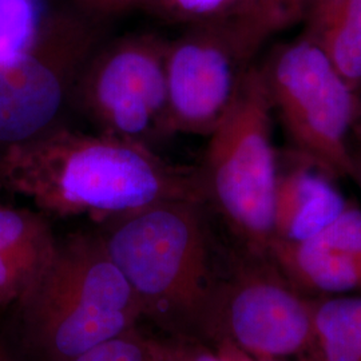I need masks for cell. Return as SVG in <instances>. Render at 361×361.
Returning a JSON list of instances; mask_svg holds the SVG:
<instances>
[{
  "instance_id": "1",
  "label": "cell",
  "mask_w": 361,
  "mask_h": 361,
  "mask_svg": "<svg viewBox=\"0 0 361 361\" xmlns=\"http://www.w3.org/2000/svg\"><path fill=\"white\" fill-rule=\"evenodd\" d=\"M0 192L23 195L50 214L102 222L169 200L205 204L198 169L116 135L59 126L0 146Z\"/></svg>"
},
{
  "instance_id": "2",
  "label": "cell",
  "mask_w": 361,
  "mask_h": 361,
  "mask_svg": "<svg viewBox=\"0 0 361 361\" xmlns=\"http://www.w3.org/2000/svg\"><path fill=\"white\" fill-rule=\"evenodd\" d=\"M20 344L35 361H74L135 328L142 308L101 234L59 241L15 302Z\"/></svg>"
},
{
  "instance_id": "3",
  "label": "cell",
  "mask_w": 361,
  "mask_h": 361,
  "mask_svg": "<svg viewBox=\"0 0 361 361\" xmlns=\"http://www.w3.org/2000/svg\"><path fill=\"white\" fill-rule=\"evenodd\" d=\"M202 205L162 201L106 222L101 234L143 316L185 337L197 335L216 284Z\"/></svg>"
},
{
  "instance_id": "4",
  "label": "cell",
  "mask_w": 361,
  "mask_h": 361,
  "mask_svg": "<svg viewBox=\"0 0 361 361\" xmlns=\"http://www.w3.org/2000/svg\"><path fill=\"white\" fill-rule=\"evenodd\" d=\"M198 168L210 202L247 255L269 256L279 153L273 109L258 66L250 67L229 113L209 135Z\"/></svg>"
},
{
  "instance_id": "5",
  "label": "cell",
  "mask_w": 361,
  "mask_h": 361,
  "mask_svg": "<svg viewBox=\"0 0 361 361\" xmlns=\"http://www.w3.org/2000/svg\"><path fill=\"white\" fill-rule=\"evenodd\" d=\"M257 66L290 149L336 178H350L357 94L323 47L302 31Z\"/></svg>"
},
{
  "instance_id": "6",
  "label": "cell",
  "mask_w": 361,
  "mask_h": 361,
  "mask_svg": "<svg viewBox=\"0 0 361 361\" xmlns=\"http://www.w3.org/2000/svg\"><path fill=\"white\" fill-rule=\"evenodd\" d=\"M98 46V31L89 18L46 11L35 38L0 62V146L25 142L58 126Z\"/></svg>"
},
{
  "instance_id": "7",
  "label": "cell",
  "mask_w": 361,
  "mask_h": 361,
  "mask_svg": "<svg viewBox=\"0 0 361 361\" xmlns=\"http://www.w3.org/2000/svg\"><path fill=\"white\" fill-rule=\"evenodd\" d=\"M312 310V298L269 256L246 253L228 280L216 281L197 335L231 343L256 359L301 357L310 344Z\"/></svg>"
},
{
  "instance_id": "8",
  "label": "cell",
  "mask_w": 361,
  "mask_h": 361,
  "mask_svg": "<svg viewBox=\"0 0 361 361\" xmlns=\"http://www.w3.org/2000/svg\"><path fill=\"white\" fill-rule=\"evenodd\" d=\"M168 43L154 34H134L91 54L75 91L97 131L152 149L171 135Z\"/></svg>"
},
{
  "instance_id": "9",
  "label": "cell",
  "mask_w": 361,
  "mask_h": 361,
  "mask_svg": "<svg viewBox=\"0 0 361 361\" xmlns=\"http://www.w3.org/2000/svg\"><path fill=\"white\" fill-rule=\"evenodd\" d=\"M259 51L232 13L197 22L166 55L171 134L209 135L235 102Z\"/></svg>"
},
{
  "instance_id": "10",
  "label": "cell",
  "mask_w": 361,
  "mask_h": 361,
  "mask_svg": "<svg viewBox=\"0 0 361 361\" xmlns=\"http://www.w3.org/2000/svg\"><path fill=\"white\" fill-rule=\"evenodd\" d=\"M269 257L305 296L361 289V210L347 209L322 232L300 243H273Z\"/></svg>"
},
{
  "instance_id": "11",
  "label": "cell",
  "mask_w": 361,
  "mask_h": 361,
  "mask_svg": "<svg viewBox=\"0 0 361 361\" xmlns=\"http://www.w3.org/2000/svg\"><path fill=\"white\" fill-rule=\"evenodd\" d=\"M331 173L292 149L279 154L273 243H300L322 232L349 204Z\"/></svg>"
},
{
  "instance_id": "12",
  "label": "cell",
  "mask_w": 361,
  "mask_h": 361,
  "mask_svg": "<svg viewBox=\"0 0 361 361\" xmlns=\"http://www.w3.org/2000/svg\"><path fill=\"white\" fill-rule=\"evenodd\" d=\"M58 243L40 213L0 202V305L22 296Z\"/></svg>"
},
{
  "instance_id": "13",
  "label": "cell",
  "mask_w": 361,
  "mask_h": 361,
  "mask_svg": "<svg viewBox=\"0 0 361 361\" xmlns=\"http://www.w3.org/2000/svg\"><path fill=\"white\" fill-rule=\"evenodd\" d=\"M314 39L349 85H361V0H317L304 19Z\"/></svg>"
},
{
  "instance_id": "14",
  "label": "cell",
  "mask_w": 361,
  "mask_h": 361,
  "mask_svg": "<svg viewBox=\"0 0 361 361\" xmlns=\"http://www.w3.org/2000/svg\"><path fill=\"white\" fill-rule=\"evenodd\" d=\"M310 344L301 361H361V296L312 298Z\"/></svg>"
},
{
  "instance_id": "15",
  "label": "cell",
  "mask_w": 361,
  "mask_h": 361,
  "mask_svg": "<svg viewBox=\"0 0 361 361\" xmlns=\"http://www.w3.org/2000/svg\"><path fill=\"white\" fill-rule=\"evenodd\" d=\"M317 0H241L231 13L261 49L267 40L304 20Z\"/></svg>"
},
{
  "instance_id": "16",
  "label": "cell",
  "mask_w": 361,
  "mask_h": 361,
  "mask_svg": "<svg viewBox=\"0 0 361 361\" xmlns=\"http://www.w3.org/2000/svg\"><path fill=\"white\" fill-rule=\"evenodd\" d=\"M74 361H166L162 341L131 329L83 353Z\"/></svg>"
},
{
  "instance_id": "17",
  "label": "cell",
  "mask_w": 361,
  "mask_h": 361,
  "mask_svg": "<svg viewBox=\"0 0 361 361\" xmlns=\"http://www.w3.org/2000/svg\"><path fill=\"white\" fill-rule=\"evenodd\" d=\"M153 13L185 26L229 13L241 0H141Z\"/></svg>"
},
{
  "instance_id": "18",
  "label": "cell",
  "mask_w": 361,
  "mask_h": 361,
  "mask_svg": "<svg viewBox=\"0 0 361 361\" xmlns=\"http://www.w3.org/2000/svg\"><path fill=\"white\" fill-rule=\"evenodd\" d=\"M166 361H225L216 349H209L201 344H194L188 337L180 341H162Z\"/></svg>"
},
{
  "instance_id": "19",
  "label": "cell",
  "mask_w": 361,
  "mask_h": 361,
  "mask_svg": "<svg viewBox=\"0 0 361 361\" xmlns=\"http://www.w3.org/2000/svg\"><path fill=\"white\" fill-rule=\"evenodd\" d=\"M214 349L219 352V356L225 361H283L264 360V359L252 357V356L246 355L245 352H243L241 349L234 347L231 343H226V341L216 343V344H214Z\"/></svg>"
},
{
  "instance_id": "20",
  "label": "cell",
  "mask_w": 361,
  "mask_h": 361,
  "mask_svg": "<svg viewBox=\"0 0 361 361\" xmlns=\"http://www.w3.org/2000/svg\"><path fill=\"white\" fill-rule=\"evenodd\" d=\"M82 3L90 6L91 8H98V10H116L121 8L126 4H129L134 0H80Z\"/></svg>"
},
{
  "instance_id": "21",
  "label": "cell",
  "mask_w": 361,
  "mask_h": 361,
  "mask_svg": "<svg viewBox=\"0 0 361 361\" xmlns=\"http://www.w3.org/2000/svg\"><path fill=\"white\" fill-rule=\"evenodd\" d=\"M350 178L356 180L361 190V145L356 143L353 145V166H352V174Z\"/></svg>"
},
{
  "instance_id": "22",
  "label": "cell",
  "mask_w": 361,
  "mask_h": 361,
  "mask_svg": "<svg viewBox=\"0 0 361 361\" xmlns=\"http://www.w3.org/2000/svg\"><path fill=\"white\" fill-rule=\"evenodd\" d=\"M0 361H20L16 356V352L1 340H0Z\"/></svg>"
},
{
  "instance_id": "23",
  "label": "cell",
  "mask_w": 361,
  "mask_h": 361,
  "mask_svg": "<svg viewBox=\"0 0 361 361\" xmlns=\"http://www.w3.org/2000/svg\"><path fill=\"white\" fill-rule=\"evenodd\" d=\"M357 94V114H356V123H355V141L361 138V85L356 90Z\"/></svg>"
},
{
  "instance_id": "24",
  "label": "cell",
  "mask_w": 361,
  "mask_h": 361,
  "mask_svg": "<svg viewBox=\"0 0 361 361\" xmlns=\"http://www.w3.org/2000/svg\"><path fill=\"white\" fill-rule=\"evenodd\" d=\"M356 141H357V143H360V145H361V138H360V140H356Z\"/></svg>"
}]
</instances>
